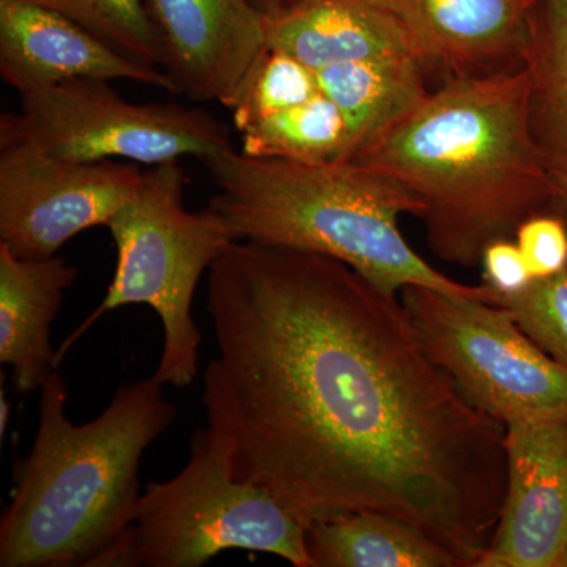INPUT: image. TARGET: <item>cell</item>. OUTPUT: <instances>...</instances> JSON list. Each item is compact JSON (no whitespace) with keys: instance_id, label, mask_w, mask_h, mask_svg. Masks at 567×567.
Masks as SVG:
<instances>
[{"instance_id":"5bb4252c","label":"cell","mask_w":567,"mask_h":567,"mask_svg":"<svg viewBox=\"0 0 567 567\" xmlns=\"http://www.w3.org/2000/svg\"><path fill=\"white\" fill-rule=\"evenodd\" d=\"M268 48L312 70L415 55L394 0H292L268 17Z\"/></svg>"},{"instance_id":"44dd1931","label":"cell","mask_w":567,"mask_h":567,"mask_svg":"<svg viewBox=\"0 0 567 567\" xmlns=\"http://www.w3.org/2000/svg\"><path fill=\"white\" fill-rule=\"evenodd\" d=\"M320 92L316 70L289 52L268 48L233 107L235 128L240 132L259 118L309 102Z\"/></svg>"},{"instance_id":"cb8c5ba5","label":"cell","mask_w":567,"mask_h":567,"mask_svg":"<svg viewBox=\"0 0 567 567\" xmlns=\"http://www.w3.org/2000/svg\"><path fill=\"white\" fill-rule=\"evenodd\" d=\"M480 265L484 286L496 295L498 305L524 293L536 279L514 238H502L488 245Z\"/></svg>"},{"instance_id":"7c38bea8","label":"cell","mask_w":567,"mask_h":567,"mask_svg":"<svg viewBox=\"0 0 567 567\" xmlns=\"http://www.w3.org/2000/svg\"><path fill=\"white\" fill-rule=\"evenodd\" d=\"M0 76L20 96L76 80L133 81L177 93L163 69L134 61L78 22L24 0H0Z\"/></svg>"},{"instance_id":"d4e9b609","label":"cell","mask_w":567,"mask_h":567,"mask_svg":"<svg viewBox=\"0 0 567 567\" xmlns=\"http://www.w3.org/2000/svg\"><path fill=\"white\" fill-rule=\"evenodd\" d=\"M290 2H292V0H251L252 6H256L257 9L267 14V17H274V14L282 10L284 7L289 6Z\"/></svg>"},{"instance_id":"2e32d148","label":"cell","mask_w":567,"mask_h":567,"mask_svg":"<svg viewBox=\"0 0 567 567\" xmlns=\"http://www.w3.org/2000/svg\"><path fill=\"white\" fill-rule=\"evenodd\" d=\"M306 550L311 567H465L423 529L374 511L311 522Z\"/></svg>"},{"instance_id":"30bf717a","label":"cell","mask_w":567,"mask_h":567,"mask_svg":"<svg viewBox=\"0 0 567 567\" xmlns=\"http://www.w3.org/2000/svg\"><path fill=\"white\" fill-rule=\"evenodd\" d=\"M506 488L476 567H567V417L506 424Z\"/></svg>"},{"instance_id":"484cf974","label":"cell","mask_w":567,"mask_h":567,"mask_svg":"<svg viewBox=\"0 0 567 567\" xmlns=\"http://www.w3.org/2000/svg\"><path fill=\"white\" fill-rule=\"evenodd\" d=\"M10 423V404L6 394L0 395V436L6 435L7 427Z\"/></svg>"},{"instance_id":"ffe728a7","label":"cell","mask_w":567,"mask_h":567,"mask_svg":"<svg viewBox=\"0 0 567 567\" xmlns=\"http://www.w3.org/2000/svg\"><path fill=\"white\" fill-rule=\"evenodd\" d=\"M95 33L122 54L163 69L164 54L145 0H24Z\"/></svg>"},{"instance_id":"ba28073f","label":"cell","mask_w":567,"mask_h":567,"mask_svg":"<svg viewBox=\"0 0 567 567\" xmlns=\"http://www.w3.org/2000/svg\"><path fill=\"white\" fill-rule=\"evenodd\" d=\"M10 141L71 162L121 158L145 166L185 156L204 163L234 148L229 126L203 107L128 102L96 80L21 95L20 114L0 117V142Z\"/></svg>"},{"instance_id":"7402d4cb","label":"cell","mask_w":567,"mask_h":567,"mask_svg":"<svg viewBox=\"0 0 567 567\" xmlns=\"http://www.w3.org/2000/svg\"><path fill=\"white\" fill-rule=\"evenodd\" d=\"M522 331L567 368V270L539 278L524 293L503 300Z\"/></svg>"},{"instance_id":"6da1fadb","label":"cell","mask_w":567,"mask_h":567,"mask_svg":"<svg viewBox=\"0 0 567 567\" xmlns=\"http://www.w3.org/2000/svg\"><path fill=\"white\" fill-rule=\"evenodd\" d=\"M208 425L235 473L308 522L374 511L476 567L506 488V425L425 352L404 306L333 257L230 241L208 270Z\"/></svg>"},{"instance_id":"d6986e66","label":"cell","mask_w":567,"mask_h":567,"mask_svg":"<svg viewBox=\"0 0 567 567\" xmlns=\"http://www.w3.org/2000/svg\"><path fill=\"white\" fill-rule=\"evenodd\" d=\"M241 134V153L254 158L297 163L347 162L352 133L338 104L323 92L309 102L249 123Z\"/></svg>"},{"instance_id":"3957f363","label":"cell","mask_w":567,"mask_h":567,"mask_svg":"<svg viewBox=\"0 0 567 567\" xmlns=\"http://www.w3.org/2000/svg\"><path fill=\"white\" fill-rule=\"evenodd\" d=\"M40 390L39 432L14 468L0 522V566L95 567L134 524L142 456L177 406L152 375L118 388L95 420L74 424L58 371Z\"/></svg>"},{"instance_id":"9c48e42d","label":"cell","mask_w":567,"mask_h":567,"mask_svg":"<svg viewBox=\"0 0 567 567\" xmlns=\"http://www.w3.org/2000/svg\"><path fill=\"white\" fill-rule=\"evenodd\" d=\"M136 164L71 162L24 142H0V245L21 259H50L66 241L133 199Z\"/></svg>"},{"instance_id":"9a60e30c","label":"cell","mask_w":567,"mask_h":567,"mask_svg":"<svg viewBox=\"0 0 567 567\" xmlns=\"http://www.w3.org/2000/svg\"><path fill=\"white\" fill-rule=\"evenodd\" d=\"M78 268L61 257L21 259L0 245V363L13 368L21 393H32L58 371L51 324Z\"/></svg>"},{"instance_id":"5b68a950","label":"cell","mask_w":567,"mask_h":567,"mask_svg":"<svg viewBox=\"0 0 567 567\" xmlns=\"http://www.w3.org/2000/svg\"><path fill=\"white\" fill-rule=\"evenodd\" d=\"M186 175L181 159L148 166L140 189L107 229L117 249L114 278L102 303L58 350V364L70 347L107 312L145 305L163 323L164 346L155 377L164 386L192 385L199 372L203 331L192 309L197 284L218 254L235 240L213 208L186 210Z\"/></svg>"},{"instance_id":"ac0fdd59","label":"cell","mask_w":567,"mask_h":567,"mask_svg":"<svg viewBox=\"0 0 567 567\" xmlns=\"http://www.w3.org/2000/svg\"><path fill=\"white\" fill-rule=\"evenodd\" d=\"M316 74L320 91L338 104L349 123L350 158L401 121L429 93L427 73L415 55L342 63L316 70Z\"/></svg>"},{"instance_id":"52a82bcc","label":"cell","mask_w":567,"mask_h":567,"mask_svg":"<svg viewBox=\"0 0 567 567\" xmlns=\"http://www.w3.org/2000/svg\"><path fill=\"white\" fill-rule=\"evenodd\" d=\"M425 352L466 401L503 424L567 417V368L518 328L505 306L423 286L401 290Z\"/></svg>"},{"instance_id":"277c9868","label":"cell","mask_w":567,"mask_h":567,"mask_svg":"<svg viewBox=\"0 0 567 567\" xmlns=\"http://www.w3.org/2000/svg\"><path fill=\"white\" fill-rule=\"evenodd\" d=\"M218 193L208 207L235 240L323 254L341 260L382 292L423 286L498 305L487 286L440 274L405 240L404 215L423 205L394 178L352 162L297 163L254 158L234 148L205 159Z\"/></svg>"},{"instance_id":"4fadbf2b","label":"cell","mask_w":567,"mask_h":567,"mask_svg":"<svg viewBox=\"0 0 567 567\" xmlns=\"http://www.w3.org/2000/svg\"><path fill=\"white\" fill-rule=\"evenodd\" d=\"M425 73L442 82L524 62L539 0H394Z\"/></svg>"},{"instance_id":"8fae6325","label":"cell","mask_w":567,"mask_h":567,"mask_svg":"<svg viewBox=\"0 0 567 567\" xmlns=\"http://www.w3.org/2000/svg\"><path fill=\"white\" fill-rule=\"evenodd\" d=\"M177 95L233 110L268 50V17L251 0H145Z\"/></svg>"},{"instance_id":"7a4b0ae2","label":"cell","mask_w":567,"mask_h":567,"mask_svg":"<svg viewBox=\"0 0 567 567\" xmlns=\"http://www.w3.org/2000/svg\"><path fill=\"white\" fill-rule=\"evenodd\" d=\"M527 65L442 82L349 162L394 178L423 205L431 251L472 268L484 249L558 213L529 126Z\"/></svg>"},{"instance_id":"603a6c76","label":"cell","mask_w":567,"mask_h":567,"mask_svg":"<svg viewBox=\"0 0 567 567\" xmlns=\"http://www.w3.org/2000/svg\"><path fill=\"white\" fill-rule=\"evenodd\" d=\"M536 279L567 270V219L558 213L533 216L514 237Z\"/></svg>"},{"instance_id":"8992f818","label":"cell","mask_w":567,"mask_h":567,"mask_svg":"<svg viewBox=\"0 0 567 567\" xmlns=\"http://www.w3.org/2000/svg\"><path fill=\"white\" fill-rule=\"evenodd\" d=\"M308 522L274 492L235 473L233 451L212 425L192 440V457L141 495L134 524L96 567H199L226 550L260 551L311 567Z\"/></svg>"},{"instance_id":"e0dca14e","label":"cell","mask_w":567,"mask_h":567,"mask_svg":"<svg viewBox=\"0 0 567 567\" xmlns=\"http://www.w3.org/2000/svg\"><path fill=\"white\" fill-rule=\"evenodd\" d=\"M524 62L529 126L567 219V0H539Z\"/></svg>"}]
</instances>
